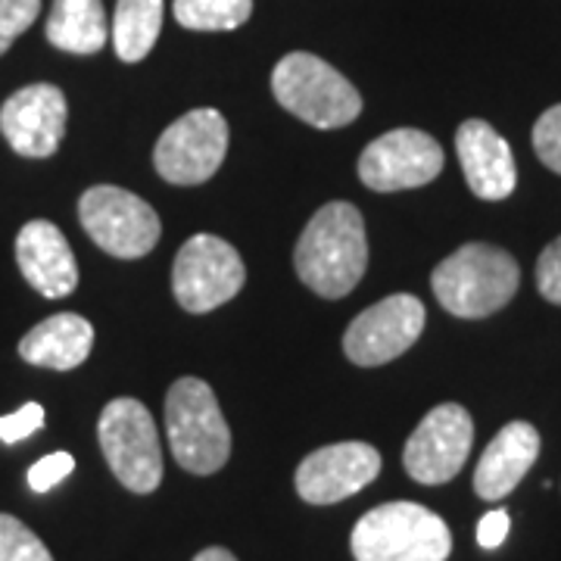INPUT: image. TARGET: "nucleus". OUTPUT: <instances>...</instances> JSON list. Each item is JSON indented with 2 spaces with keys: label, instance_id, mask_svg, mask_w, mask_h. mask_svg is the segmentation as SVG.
Masks as SVG:
<instances>
[{
  "label": "nucleus",
  "instance_id": "nucleus-1",
  "mask_svg": "<svg viewBox=\"0 0 561 561\" xmlns=\"http://www.w3.org/2000/svg\"><path fill=\"white\" fill-rule=\"evenodd\" d=\"M294 265L312 294L324 300L346 297L368 268V241L359 209L346 201L321 206L302 228Z\"/></svg>",
  "mask_w": 561,
  "mask_h": 561
},
{
  "label": "nucleus",
  "instance_id": "nucleus-2",
  "mask_svg": "<svg viewBox=\"0 0 561 561\" xmlns=\"http://www.w3.org/2000/svg\"><path fill=\"white\" fill-rule=\"evenodd\" d=\"M522 268L512 253L493 243H465L434 268L431 287L446 312L486 319L518 294Z\"/></svg>",
  "mask_w": 561,
  "mask_h": 561
},
{
  "label": "nucleus",
  "instance_id": "nucleus-3",
  "mask_svg": "<svg viewBox=\"0 0 561 561\" xmlns=\"http://www.w3.org/2000/svg\"><path fill=\"white\" fill-rule=\"evenodd\" d=\"M350 546L356 561H446L453 534L419 502H387L362 515Z\"/></svg>",
  "mask_w": 561,
  "mask_h": 561
},
{
  "label": "nucleus",
  "instance_id": "nucleus-4",
  "mask_svg": "<svg viewBox=\"0 0 561 561\" xmlns=\"http://www.w3.org/2000/svg\"><path fill=\"white\" fill-rule=\"evenodd\" d=\"M165 434L172 456L191 474H216L231 456V431L213 387L201 378H181L165 397Z\"/></svg>",
  "mask_w": 561,
  "mask_h": 561
},
{
  "label": "nucleus",
  "instance_id": "nucleus-5",
  "mask_svg": "<svg viewBox=\"0 0 561 561\" xmlns=\"http://www.w3.org/2000/svg\"><path fill=\"white\" fill-rule=\"evenodd\" d=\"M275 101L312 128H343L359 119V91L316 54H287L272 72Z\"/></svg>",
  "mask_w": 561,
  "mask_h": 561
},
{
  "label": "nucleus",
  "instance_id": "nucleus-6",
  "mask_svg": "<svg viewBox=\"0 0 561 561\" xmlns=\"http://www.w3.org/2000/svg\"><path fill=\"white\" fill-rule=\"evenodd\" d=\"M98 440L103 459L113 468L116 481L131 493H153L162 483V449L157 421L147 405L131 397L106 402L98 421Z\"/></svg>",
  "mask_w": 561,
  "mask_h": 561
},
{
  "label": "nucleus",
  "instance_id": "nucleus-7",
  "mask_svg": "<svg viewBox=\"0 0 561 561\" xmlns=\"http://www.w3.org/2000/svg\"><path fill=\"white\" fill-rule=\"evenodd\" d=\"M81 228L103 253L116 260H140L160 243L162 225L153 206L113 184L88 187L79 201Z\"/></svg>",
  "mask_w": 561,
  "mask_h": 561
},
{
  "label": "nucleus",
  "instance_id": "nucleus-8",
  "mask_svg": "<svg viewBox=\"0 0 561 561\" xmlns=\"http://www.w3.org/2000/svg\"><path fill=\"white\" fill-rule=\"evenodd\" d=\"M247 268L241 253L216 234H194L172 265V290L181 309L201 316L241 294Z\"/></svg>",
  "mask_w": 561,
  "mask_h": 561
},
{
  "label": "nucleus",
  "instance_id": "nucleus-9",
  "mask_svg": "<svg viewBox=\"0 0 561 561\" xmlns=\"http://www.w3.org/2000/svg\"><path fill=\"white\" fill-rule=\"evenodd\" d=\"M228 153V122L219 110H191L157 140L153 165L162 179L179 187L209 181Z\"/></svg>",
  "mask_w": 561,
  "mask_h": 561
},
{
  "label": "nucleus",
  "instance_id": "nucleus-10",
  "mask_svg": "<svg viewBox=\"0 0 561 561\" xmlns=\"http://www.w3.org/2000/svg\"><path fill=\"white\" fill-rule=\"evenodd\" d=\"M471 443H474L471 415L456 402H443L421 419L405 443V453H402L405 474L424 486L453 481L461 471V465L468 461Z\"/></svg>",
  "mask_w": 561,
  "mask_h": 561
},
{
  "label": "nucleus",
  "instance_id": "nucleus-11",
  "mask_svg": "<svg viewBox=\"0 0 561 561\" xmlns=\"http://www.w3.org/2000/svg\"><path fill=\"white\" fill-rule=\"evenodd\" d=\"M443 172V147L421 128H397L375 138L359 157V179L378 194L424 187Z\"/></svg>",
  "mask_w": 561,
  "mask_h": 561
},
{
  "label": "nucleus",
  "instance_id": "nucleus-12",
  "mask_svg": "<svg viewBox=\"0 0 561 561\" xmlns=\"http://www.w3.org/2000/svg\"><path fill=\"white\" fill-rule=\"evenodd\" d=\"M424 331V306L412 294H393L359 312L343 334L346 359L375 368L402 356Z\"/></svg>",
  "mask_w": 561,
  "mask_h": 561
},
{
  "label": "nucleus",
  "instance_id": "nucleus-13",
  "mask_svg": "<svg viewBox=\"0 0 561 561\" xmlns=\"http://www.w3.org/2000/svg\"><path fill=\"white\" fill-rule=\"evenodd\" d=\"M381 474V453L368 443H331L309 453L297 468V493L312 505L350 500Z\"/></svg>",
  "mask_w": 561,
  "mask_h": 561
},
{
  "label": "nucleus",
  "instance_id": "nucleus-14",
  "mask_svg": "<svg viewBox=\"0 0 561 561\" xmlns=\"http://www.w3.org/2000/svg\"><path fill=\"white\" fill-rule=\"evenodd\" d=\"M0 135L25 160H47L66 135V94L57 84L20 88L0 106Z\"/></svg>",
  "mask_w": 561,
  "mask_h": 561
},
{
  "label": "nucleus",
  "instance_id": "nucleus-15",
  "mask_svg": "<svg viewBox=\"0 0 561 561\" xmlns=\"http://www.w3.org/2000/svg\"><path fill=\"white\" fill-rule=\"evenodd\" d=\"M456 150H459L461 172L474 197L481 201H505L515 184H518V169L508 140L483 119L461 122L456 131Z\"/></svg>",
  "mask_w": 561,
  "mask_h": 561
},
{
  "label": "nucleus",
  "instance_id": "nucleus-16",
  "mask_svg": "<svg viewBox=\"0 0 561 561\" xmlns=\"http://www.w3.org/2000/svg\"><path fill=\"white\" fill-rule=\"evenodd\" d=\"M16 262L22 278L47 300H62L79 287L76 253L54 221L35 219L22 228L16 238Z\"/></svg>",
  "mask_w": 561,
  "mask_h": 561
},
{
  "label": "nucleus",
  "instance_id": "nucleus-17",
  "mask_svg": "<svg viewBox=\"0 0 561 561\" xmlns=\"http://www.w3.org/2000/svg\"><path fill=\"white\" fill-rule=\"evenodd\" d=\"M540 456V434L527 421H512L483 449L474 468V493L486 502L505 500Z\"/></svg>",
  "mask_w": 561,
  "mask_h": 561
},
{
  "label": "nucleus",
  "instance_id": "nucleus-18",
  "mask_svg": "<svg viewBox=\"0 0 561 561\" xmlns=\"http://www.w3.org/2000/svg\"><path fill=\"white\" fill-rule=\"evenodd\" d=\"M94 346V328L91 321L76 312H60L47 321L35 324L20 341V356L38 368L54 371H72L91 356Z\"/></svg>",
  "mask_w": 561,
  "mask_h": 561
},
{
  "label": "nucleus",
  "instance_id": "nucleus-19",
  "mask_svg": "<svg viewBox=\"0 0 561 561\" xmlns=\"http://www.w3.org/2000/svg\"><path fill=\"white\" fill-rule=\"evenodd\" d=\"M44 32L57 50L76 54V57L98 54L110 38L103 0H54Z\"/></svg>",
  "mask_w": 561,
  "mask_h": 561
},
{
  "label": "nucleus",
  "instance_id": "nucleus-20",
  "mask_svg": "<svg viewBox=\"0 0 561 561\" xmlns=\"http://www.w3.org/2000/svg\"><path fill=\"white\" fill-rule=\"evenodd\" d=\"M162 32V0H119L113 16V47L122 62H140Z\"/></svg>",
  "mask_w": 561,
  "mask_h": 561
},
{
  "label": "nucleus",
  "instance_id": "nucleus-21",
  "mask_svg": "<svg viewBox=\"0 0 561 561\" xmlns=\"http://www.w3.org/2000/svg\"><path fill=\"white\" fill-rule=\"evenodd\" d=\"M175 20L191 32H234L253 13V0H175Z\"/></svg>",
  "mask_w": 561,
  "mask_h": 561
},
{
  "label": "nucleus",
  "instance_id": "nucleus-22",
  "mask_svg": "<svg viewBox=\"0 0 561 561\" xmlns=\"http://www.w3.org/2000/svg\"><path fill=\"white\" fill-rule=\"evenodd\" d=\"M0 561H54V556L20 518L0 515Z\"/></svg>",
  "mask_w": 561,
  "mask_h": 561
},
{
  "label": "nucleus",
  "instance_id": "nucleus-23",
  "mask_svg": "<svg viewBox=\"0 0 561 561\" xmlns=\"http://www.w3.org/2000/svg\"><path fill=\"white\" fill-rule=\"evenodd\" d=\"M41 0H0V57L38 20Z\"/></svg>",
  "mask_w": 561,
  "mask_h": 561
},
{
  "label": "nucleus",
  "instance_id": "nucleus-24",
  "mask_svg": "<svg viewBox=\"0 0 561 561\" xmlns=\"http://www.w3.org/2000/svg\"><path fill=\"white\" fill-rule=\"evenodd\" d=\"M534 150L546 169L561 175V103L549 106L534 125Z\"/></svg>",
  "mask_w": 561,
  "mask_h": 561
},
{
  "label": "nucleus",
  "instance_id": "nucleus-25",
  "mask_svg": "<svg viewBox=\"0 0 561 561\" xmlns=\"http://www.w3.org/2000/svg\"><path fill=\"white\" fill-rule=\"evenodd\" d=\"M72 468H76V459H72L69 453H50V456H44V459L35 461V465L28 468V486H32L35 493H47V490L57 486L62 478H69Z\"/></svg>",
  "mask_w": 561,
  "mask_h": 561
},
{
  "label": "nucleus",
  "instance_id": "nucleus-26",
  "mask_svg": "<svg viewBox=\"0 0 561 561\" xmlns=\"http://www.w3.org/2000/svg\"><path fill=\"white\" fill-rule=\"evenodd\" d=\"M537 287L549 302L561 306V238L549 243L537 262Z\"/></svg>",
  "mask_w": 561,
  "mask_h": 561
},
{
  "label": "nucleus",
  "instance_id": "nucleus-27",
  "mask_svg": "<svg viewBox=\"0 0 561 561\" xmlns=\"http://www.w3.org/2000/svg\"><path fill=\"white\" fill-rule=\"evenodd\" d=\"M44 424V409L38 402H25L20 412L13 415H3L0 419V440L3 443H20L25 437H32Z\"/></svg>",
  "mask_w": 561,
  "mask_h": 561
},
{
  "label": "nucleus",
  "instance_id": "nucleus-28",
  "mask_svg": "<svg viewBox=\"0 0 561 561\" xmlns=\"http://www.w3.org/2000/svg\"><path fill=\"white\" fill-rule=\"evenodd\" d=\"M508 512L505 508H493V512H486L478 524V542H481L483 549H500L505 537H508Z\"/></svg>",
  "mask_w": 561,
  "mask_h": 561
},
{
  "label": "nucleus",
  "instance_id": "nucleus-29",
  "mask_svg": "<svg viewBox=\"0 0 561 561\" xmlns=\"http://www.w3.org/2000/svg\"><path fill=\"white\" fill-rule=\"evenodd\" d=\"M194 561H238L228 549H221V546H209V549H203L201 556Z\"/></svg>",
  "mask_w": 561,
  "mask_h": 561
}]
</instances>
